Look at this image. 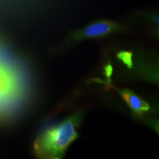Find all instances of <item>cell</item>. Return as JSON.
I'll list each match as a JSON object with an SVG mask.
<instances>
[{
    "mask_svg": "<svg viewBox=\"0 0 159 159\" xmlns=\"http://www.w3.org/2000/svg\"><path fill=\"white\" fill-rule=\"evenodd\" d=\"M124 26L108 20H99L94 21L73 33L75 40L98 39L106 36L111 33L121 31Z\"/></svg>",
    "mask_w": 159,
    "mask_h": 159,
    "instance_id": "7a4b0ae2",
    "label": "cell"
},
{
    "mask_svg": "<svg viewBox=\"0 0 159 159\" xmlns=\"http://www.w3.org/2000/svg\"><path fill=\"white\" fill-rule=\"evenodd\" d=\"M10 94H11V92H8V91H0V113L5 108Z\"/></svg>",
    "mask_w": 159,
    "mask_h": 159,
    "instance_id": "5b68a950",
    "label": "cell"
},
{
    "mask_svg": "<svg viewBox=\"0 0 159 159\" xmlns=\"http://www.w3.org/2000/svg\"><path fill=\"white\" fill-rule=\"evenodd\" d=\"M97 81L101 82L99 80ZM101 83H104L106 85H108L109 87H112V88L116 89L119 94H120L122 98L124 99V100L126 102L127 104L128 105V106L130 107L131 110L134 111V113H136V114L142 115V114H144V113L150 110V105H149L148 103L145 102L144 100H143L139 96H137L133 91L128 90V89H119L112 86V85H109L108 83L105 82Z\"/></svg>",
    "mask_w": 159,
    "mask_h": 159,
    "instance_id": "3957f363",
    "label": "cell"
},
{
    "mask_svg": "<svg viewBox=\"0 0 159 159\" xmlns=\"http://www.w3.org/2000/svg\"><path fill=\"white\" fill-rule=\"evenodd\" d=\"M80 121V114H75L39 135L34 143L35 154L40 158H62L68 147L78 137L77 127Z\"/></svg>",
    "mask_w": 159,
    "mask_h": 159,
    "instance_id": "6da1fadb",
    "label": "cell"
},
{
    "mask_svg": "<svg viewBox=\"0 0 159 159\" xmlns=\"http://www.w3.org/2000/svg\"><path fill=\"white\" fill-rule=\"evenodd\" d=\"M117 57L122 61L125 65L128 66L129 68L133 66V59H132V52H131L122 51L119 52L117 54Z\"/></svg>",
    "mask_w": 159,
    "mask_h": 159,
    "instance_id": "277c9868",
    "label": "cell"
},
{
    "mask_svg": "<svg viewBox=\"0 0 159 159\" xmlns=\"http://www.w3.org/2000/svg\"><path fill=\"white\" fill-rule=\"evenodd\" d=\"M112 71H113V69H112V66H111V65H108L107 66L105 67V75H106V76L108 77H111V74H112Z\"/></svg>",
    "mask_w": 159,
    "mask_h": 159,
    "instance_id": "8992f818",
    "label": "cell"
}]
</instances>
